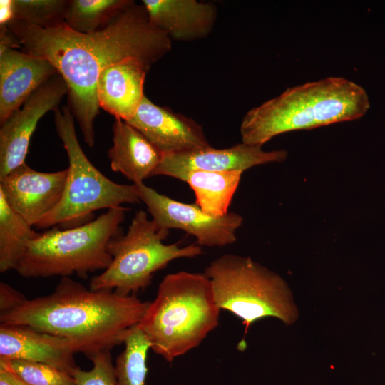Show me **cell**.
<instances>
[{
    "label": "cell",
    "mask_w": 385,
    "mask_h": 385,
    "mask_svg": "<svg viewBox=\"0 0 385 385\" xmlns=\"http://www.w3.org/2000/svg\"><path fill=\"white\" fill-rule=\"evenodd\" d=\"M6 26L23 52L45 58L63 78L68 106L90 147L96 139L97 85L102 71L131 58L150 68L172 48V40L150 23L144 6L135 1L92 33L77 32L65 23L43 29L13 20Z\"/></svg>",
    "instance_id": "obj_1"
},
{
    "label": "cell",
    "mask_w": 385,
    "mask_h": 385,
    "mask_svg": "<svg viewBox=\"0 0 385 385\" xmlns=\"http://www.w3.org/2000/svg\"><path fill=\"white\" fill-rule=\"evenodd\" d=\"M149 304L134 294L94 290L62 277L51 293L26 299L15 309L1 313L0 322L64 338L75 353L90 359L123 343L126 333L140 322Z\"/></svg>",
    "instance_id": "obj_2"
},
{
    "label": "cell",
    "mask_w": 385,
    "mask_h": 385,
    "mask_svg": "<svg viewBox=\"0 0 385 385\" xmlns=\"http://www.w3.org/2000/svg\"><path fill=\"white\" fill-rule=\"evenodd\" d=\"M369 108L366 90L348 78L306 82L248 111L240 127L242 143L262 146L284 133L359 119Z\"/></svg>",
    "instance_id": "obj_3"
},
{
    "label": "cell",
    "mask_w": 385,
    "mask_h": 385,
    "mask_svg": "<svg viewBox=\"0 0 385 385\" xmlns=\"http://www.w3.org/2000/svg\"><path fill=\"white\" fill-rule=\"evenodd\" d=\"M220 312L207 275L180 271L163 277L138 326L150 349L170 363L202 343L217 327Z\"/></svg>",
    "instance_id": "obj_4"
},
{
    "label": "cell",
    "mask_w": 385,
    "mask_h": 385,
    "mask_svg": "<svg viewBox=\"0 0 385 385\" xmlns=\"http://www.w3.org/2000/svg\"><path fill=\"white\" fill-rule=\"evenodd\" d=\"M128 209L111 208L81 225L53 227L39 233L29 243L16 272L26 278L72 274L84 278L89 273L105 270L112 261L108 243L121 234L120 225Z\"/></svg>",
    "instance_id": "obj_5"
},
{
    "label": "cell",
    "mask_w": 385,
    "mask_h": 385,
    "mask_svg": "<svg viewBox=\"0 0 385 385\" xmlns=\"http://www.w3.org/2000/svg\"><path fill=\"white\" fill-rule=\"evenodd\" d=\"M204 273L212 282L219 308L240 319L246 332L266 317H275L287 325L297 318L284 279L250 257L222 255L212 260Z\"/></svg>",
    "instance_id": "obj_6"
},
{
    "label": "cell",
    "mask_w": 385,
    "mask_h": 385,
    "mask_svg": "<svg viewBox=\"0 0 385 385\" xmlns=\"http://www.w3.org/2000/svg\"><path fill=\"white\" fill-rule=\"evenodd\" d=\"M74 120L68 106L54 111L56 130L68 158V177L61 202L36 225L38 228L79 226L92 220L98 210L140 202L134 184L117 183L91 163L77 138Z\"/></svg>",
    "instance_id": "obj_7"
},
{
    "label": "cell",
    "mask_w": 385,
    "mask_h": 385,
    "mask_svg": "<svg viewBox=\"0 0 385 385\" xmlns=\"http://www.w3.org/2000/svg\"><path fill=\"white\" fill-rule=\"evenodd\" d=\"M168 235L169 230L150 220L144 210L138 211L127 232L109 242L108 250L112 261L102 273L91 279L89 287L122 295L134 294L148 287L153 274L171 261L202 254L197 244H165L163 240Z\"/></svg>",
    "instance_id": "obj_8"
},
{
    "label": "cell",
    "mask_w": 385,
    "mask_h": 385,
    "mask_svg": "<svg viewBox=\"0 0 385 385\" xmlns=\"http://www.w3.org/2000/svg\"><path fill=\"white\" fill-rule=\"evenodd\" d=\"M134 185L140 202L146 205L152 220L160 227L183 230L195 237L200 246L224 247L236 241V232L243 222L240 214L229 212L223 216H212L195 202L177 201L144 183Z\"/></svg>",
    "instance_id": "obj_9"
},
{
    "label": "cell",
    "mask_w": 385,
    "mask_h": 385,
    "mask_svg": "<svg viewBox=\"0 0 385 385\" xmlns=\"http://www.w3.org/2000/svg\"><path fill=\"white\" fill-rule=\"evenodd\" d=\"M68 87L57 74L37 89L0 129V179L25 163L29 142L39 120L55 111Z\"/></svg>",
    "instance_id": "obj_10"
},
{
    "label": "cell",
    "mask_w": 385,
    "mask_h": 385,
    "mask_svg": "<svg viewBox=\"0 0 385 385\" xmlns=\"http://www.w3.org/2000/svg\"><path fill=\"white\" fill-rule=\"evenodd\" d=\"M287 150H264L262 146L237 143L217 149L212 145L175 154L164 155L153 175H165L183 180L190 171H242L256 165L282 163Z\"/></svg>",
    "instance_id": "obj_11"
},
{
    "label": "cell",
    "mask_w": 385,
    "mask_h": 385,
    "mask_svg": "<svg viewBox=\"0 0 385 385\" xmlns=\"http://www.w3.org/2000/svg\"><path fill=\"white\" fill-rule=\"evenodd\" d=\"M67 177L68 168L45 173L24 163L0 179V192L15 212L36 227L61 202Z\"/></svg>",
    "instance_id": "obj_12"
},
{
    "label": "cell",
    "mask_w": 385,
    "mask_h": 385,
    "mask_svg": "<svg viewBox=\"0 0 385 385\" xmlns=\"http://www.w3.org/2000/svg\"><path fill=\"white\" fill-rule=\"evenodd\" d=\"M127 122L163 155L211 146L198 123L168 107L154 103L145 96L134 116Z\"/></svg>",
    "instance_id": "obj_13"
},
{
    "label": "cell",
    "mask_w": 385,
    "mask_h": 385,
    "mask_svg": "<svg viewBox=\"0 0 385 385\" xmlns=\"http://www.w3.org/2000/svg\"><path fill=\"white\" fill-rule=\"evenodd\" d=\"M57 74L55 68L45 58L0 46L1 124Z\"/></svg>",
    "instance_id": "obj_14"
},
{
    "label": "cell",
    "mask_w": 385,
    "mask_h": 385,
    "mask_svg": "<svg viewBox=\"0 0 385 385\" xmlns=\"http://www.w3.org/2000/svg\"><path fill=\"white\" fill-rule=\"evenodd\" d=\"M68 340L25 325L0 324V359L46 364L73 376L78 367Z\"/></svg>",
    "instance_id": "obj_15"
},
{
    "label": "cell",
    "mask_w": 385,
    "mask_h": 385,
    "mask_svg": "<svg viewBox=\"0 0 385 385\" xmlns=\"http://www.w3.org/2000/svg\"><path fill=\"white\" fill-rule=\"evenodd\" d=\"M150 23L171 40L192 41L213 30L217 9L212 2L196 0H143Z\"/></svg>",
    "instance_id": "obj_16"
},
{
    "label": "cell",
    "mask_w": 385,
    "mask_h": 385,
    "mask_svg": "<svg viewBox=\"0 0 385 385\" xmlns=\"http://www.w3.org/2000/svg\"><path fill=\"white\" fill-rule=\"evenodd\" d=\"M149 70L144 63L133 58L103 70L97 85L99 108L115 118L130 120L145 96L143 87Z\"/></svg>",
    "instance_id": "obj_17"
},
{
    "label": "cell",
    "mask_w": 385,
    "mask_h": 385,
    "mask_svg": "<svg viewBox=\"0 0 385 385\" xmlns=\"http://www.w3.org/2000/svg\"><path fill=\"white\" fill-rule=\"evenodd\" d=\"M108 157L113 171L120 173L136 185L153 176L163 154L132 125L115 118Z\"/></svg>",
    "instance_id": "obj_18"
},
{
    "label": "cell",
    "mask_w": 385,
    "mask_h": 385,
    "mask_svg": "<svg viewBox=\"0 0 385 385\" xmlns=\"http://www.w3.org/2000/svg\"><path fill=\"white\" fill-rule=\"evenodd\" d=\"M242 173L193 170L187 173L182 181L187 183L194 191L195 203L203 212L220 217L229 212Z\"/></svg>",
    "instance_id": "obj_19"
},
{
    "label": "cell",
    "mask_w": 385,
    "mask_h": 385,
    "mask_svg": "<svg viewBox=\"0 0 385 385\" xmlns=\"http://www.w3.org/2000/svg\"><path fill=\"white\" fill-rule=\"evenodd\" d=\"M19 214L7 203L0 192V272L5 273L17 267L29 243L36 232Z\"/></svg>",
    "instance_id": "obj_20"
},
{
    "label": "cell",
    "mask_w": 385,
    "mask_h": 385,
    "mask_svg": "<svg viewBox=\"0 0 385 385\" xmlns=\"http://www.w3.org/2000/svg\"><path fill=\"white\" fill-rule=\"evenodd\" d=\"M131 0H72L69 1L64 22L71 29L83 34L103 29Z\"/></svg>",
    "instance_id": "obj_21"
},
{
    "label": "cell",
    "mask_w": 385,
    "mask_h": 385,
    "mask_svg": "<svg viewBox=\"0 0 385 385\" xmlns=\"http://www.w3.org/2000/svg\"><path fill=\"white\" fill-rule=\"evenodd\" d=\"M123 344L124 350L115 364L117 385H145L147 356L150 346L138 324L128 331Z\"/></svg>",
    "instance_id": "obj_22"
},
{
    "label": "cell",
    "mask_w": 385,
    "mask_h": 385,
    "mask_svg": "<svg viewBox=\"0 0 385 385\" xmlns=\"http://www.w3.org/2000/svg\"><path fill=\"white\" fill-rule=\"evenodd\" d=\"M69 1L13 0L14 20L43 29L64 22Z\"/></svg>",
    "instance_id": "obj_23"
},
{
    "label": "cell",
    "mask_w": 385,
    "mask_h": 385,
    "mask_svg": "<svg viewBox=\"0 0 385 385\" xmlns=\"http://www.w3.org/2000/svg\"><path fill=\"white\" fill-rule=\"evenodd\" d=\"M0 366L11 371L29 385H75L71 374L46 364L0 359Z\"/></svg>",
    "instance_id": "obj_24"
},
{
    "label": "cell",
    "mask_w": 385,
    "mask_h": 385,
    "mask_svg": "<svg viewBox=\"0 0 385 385\" xmlns=\"http://www.w3.org/2000/svg\"><path fill=\"white\" fill-rule=\"evenodd\" d=\"M89 359L93 364L90 370L78 367L73 372L75 385H117L110 351L98 353Z\"/></svg>",
    "instance_id": "obj_25"
},
{
    "label": "cell",
    "mask_w": 385,
    "mask_h": 385,
    "mask_svg": "<svg viewBox=\"0 0 385 385\" xmlns=\"http://www.w3.org/2000/svg\"><path fill=\"white\" fill-rule=\"evenodd\" d=\"M26 299L25 296L8 284L0 283V314L20 306Z\"/></svg>",
    "instance_id": "obj_26"
},
{
    "label": "cell",
    "mask_w": 385,
    "mask_h": 385,
    "mask_svg": "<svg viewBox=\"0 0 385 385\" xmlns=\"http://www.w3.org/2000/svg\"><path fill=\"white\" fill-rule=\"evenodd\" d=\"M14 20L13 0L0 1V24L7 25Z\"/></svg>",
    "instance_id": "obj_27"
},
{
    "label": "cell",
    "mask_w": 385,
    "mask_h": 385,
    "mask_svg": "<svg viewBox=\"0 0 385 385\" xmlns=\"http://www.w3.org/2000/svg\"><path fill=\"white\" fill-rule=\"evenodd\" d=\"M0 385H29L7 368L0 366Z\"/></svg>",
    "instance_id": "obj_28"
}]
</instances>
